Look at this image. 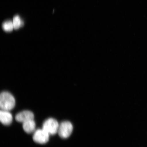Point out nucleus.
Wrapping results in <instances>:
<instances>
[{"mask_svg": "<svg viewBox=\"0 0 147 147\" xmlns=\"http://www.w3.org/2000/svg\"><path fill=\"white\" fill-rule=\"evenodd\" d=\"M16 100L14 97L10 93L3 92L0 95V107L1 110L9 111L14 108Z\"/></svg>", "mask_w": 147, "mask_h": 147, "instance_id": "obj_1", "label": "nucleus"}, {"mask_svg": "<svg viewBox=\"0 0 147 147\" xmlns=\"http://www.w3.org/2000/svg\"><path fill=\"white\" fill-rule=\"evenodd\" d=\"M59 125L56 119L50 118L47 119L44 122L42 129L49 135H53L58 133Z\"/></svg>", "mask_w": 147, "mask_h": 147, "instance_id": "obj_2", "label": "nucleus"}, {"mask_svg": "<svg viewBox=\"0 0 147 147\" xmlns=\"http://www.w3.org/2000/svg\"><path fill=\"white\" fill-rule=\"evenodd\" d=\"M73 130V126L71 123L69 121H65L59 125L58 133L61 138L66 139L70 136Z\"/></svg>", "mask_w": 147, "mask_h": 147, "instance_id": "obj_3", "label": "nucleus"}, {"mask_svg": "<svg viewBox=\"0 0 147 147\" xmlns=\"http://www.w3.org/2000/svg\"><path fill=\"white\" fill-rule=\"evenodd\" d=\"M49 137V134L42 128L35 131L33 139L35 142L38 144H45L48 142Z\"/></svg>", "mask_w": 147, "mask_h": 147, "instance_id": "obj_4", "label": "nucleus"}, {"mask_svg": "<svg viewBox=\"0 0 147 147\" xmlns=\"http://www.w3.org/2000/svg\"><path fill=\"white\" fill-rule=\"evenodd\" d=\"M34 115L32 112L25 110L18 113L16 115L15 117V119L16 121L20 123H22L26 122L30 120L34 119Z\"/></svg>", "mask_w": 147, "mask_h": 147, "instance_id": "obj_5", "label": "nucleus"}, {"mask_svg": "<svg viewBox=\"0 0 147 147\" xmlns=\"http://www.w3.org/2000/svg\"><path fill=\"white\" fill-rule=\"evenodd\" d=\"M13 117L11 114L8 111L1 110L0 112V121L5 125H9L11 123Z\"/></svg>", "mask_w": 147, "mask_h": 147, "instance_id": "obj_6", "label": "nucleus"}, {"mask_svg": "<svg viewBox=\"0 0 147 147\" xmlns=\"http://www.w3.org/2000/svg\"><path fill=\"white\" fill-rule=\"evenodd\" d=\"M36 123L34 119L26 121L23 123V127L24 131L28 134L34 132L36 128Z\"/></svg>", "mask_w": 147, "mask_h": 147, "instance_id": "obj_7", "label": "nucleus"}, {"mask_svg": "<svg viewBox=\"0 0 147 147\" xmlns=\"http://www.w3.org/2000/svg\"><path fill=\"white\" fill-rule=\"evenodd\" d=\"M13 23L15 29H18L24 25L23 22L22 21L20 16H14Z\"/></svg>", "mask_w": 147, "mask_h": 147, "instance_id": "obj_8", "label": "nucleus"}, {"mask_svg": "<svg viewBox=\"0 0 147 147\" xmlns=\"http://www.w3.org/2000/svg\"><path fill=\"white\" fill-rule=\"evenodd\" d=\"M2 27L6 32H11L14 28L13 23L10 21L5 22L3 24Z\"/></svg>", "mask_w": 147, "mask_h": 147, "instance_id": "obj_9", "label": "nucleus"}]
</instances>
